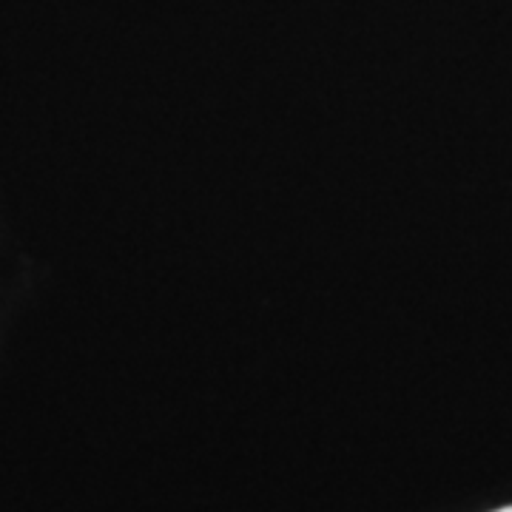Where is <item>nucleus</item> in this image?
<instances>
[{"label": "nucleus", "mask_w": 512, "mask_h": 512, "mask_svg": "<svg viewBox=\"0 0 512 512\" xmlns=\"http://www.w3.org/2000/svg\"><path fill=\"white\" fill-rule=\"evenodd\" d=\"M495 512H512V507H504V510H495Z\"/></svg>", "instance_id": "f257e3e1"}]
</instances>
